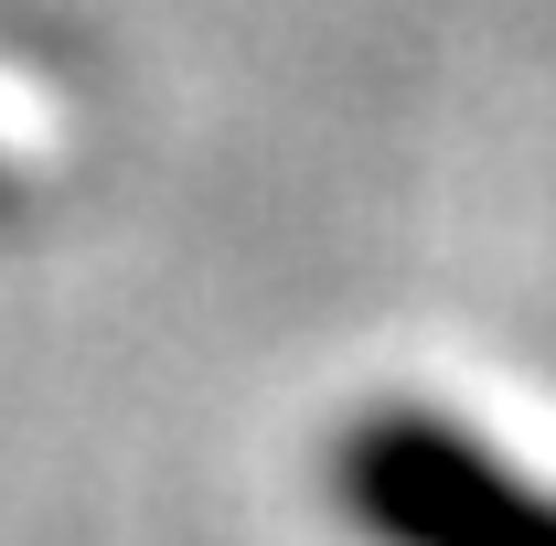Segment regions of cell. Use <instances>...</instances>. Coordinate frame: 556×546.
Wrapping results in <instances>:
<instances>
[{
  "label": "cell",
  "instance_id": "6da1fadb",
  "mask_svg": "<svg viewBox=\"0 0 556 546\" xmlns=\"http://www.w3.org/2000/svg\"><path fill=\"white\" fill-rule=\"evenodd\" d=\"M332 493L375 546H556V493L439 408H364L332 439Z\"/></svg>",
  "mask_w": 556,
  "mask_h": 546
}]
</instances>
